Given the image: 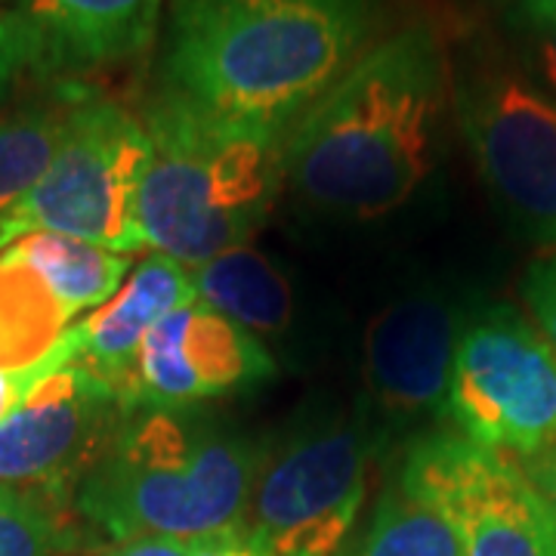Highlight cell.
I'll return each mask as SVG.
<instances>
[{
	"mask_svg": "<svg viewBox=\"0 0 556 556\" xmlns=\"http://www.w3.org/2000/svg\"><path fill=\"white\" fill-rule=\"evenodd\" d=\"M368 31V0H174L159 97L288 137L365 53Z\"/></svg>",
	"mask_w": 556,
	"mask_h": 556,
	"instance_id": "1",
	"label": "cell"
},
{
	"mask_svg": "<svg viewBox=\"0 0 556 556\" xmlns=\"http://www.w3.org/2000/svg\"><path fill=\"white\" fill-rule=\"evenodd\" d=\"M448 68L424 25L358 56L285 137V177L306 204L338 217H383L433 167Z\"/></svg>",
	"mask_w": 556,
	"mask_h": 556,
	"instance_id": "2",
	"label": "cell"
},
{
	"mask_svg": "<svg viewBox=\"0 0 556 556\" xmlns=\"http://www.w3.org/2000/svg\"><path fill=\"white\" fill-rule=\"evenodd\" d=\"M263 452L192 408H137L87 473L75 514L112 544L201 541L248 519Z\"/></svg>",
	"mask_w": 556,
	"mask_h": 556,
	"instance_id": "3",
	"label": "cell"
},
{
	"mask_svg": "<svg viewBox=\"0 0 556 556\" xmlns=\"http://www.w3.org/2000/svg\"><path fill=\"white\" fill-rule=\"evenodd\" d=\"M142 124L152 142L137 201L142 244L195 269L254 239L285 179V137L204 118L164 97Z\"/></svg>",
	"mask_w": 556,
	"mask_h": 556,
	"instance_id": "4",
	"label": "cell"
},
{
	"mask_svg": "<svg viewBox=\"0 0 556 556\" xmlns=\"http://www.w3.org/2000/svg\"><path fill=\"white\" fill-rule=\"evenodd\" d=\"M460 130L489 192L519 232L556 244V102L495 50H473L455 75Z\"/></svg>",
	"mask_w": 556,
	"mask_h": 556,
	"instance_id": "5",
	"label": "cell"
},
{
	"mask_svg": "<svg viewBox=\"0 0 556 556\" xmlns=\"http://www.w3.org/2000/svg\"><path fill=\"white\" fill-rule=\"evenodd\" d=\"M149 155L142 118L87 90L53 164L10 217L22 236L56 232L118 254L139 251L137 201Z\"/></svg>",
	"mask_w": 556,
	"mask_h": 556,
	"instance_id": "6",
	"label": "cell"
},
{
	"mask_svg": "<svg viewBox=\"0 0 556 556\" xmlns=\"http://www.w3.org/2000/svg\"><path fill=\"white\" fill-rule=\"evenodd\" d=\"M442 415L482 448L544 452L556 442V350L517 309H485L460 331Z\"/></svg>",
	"mask_w": 556,
	"mask_h": 556,
	"instance_id": "7",
	"label": "cell"
},
{
	"mask_svg": "<svg viewBox=\"0 0 556 556\" xmlns=\"http://www.w3.org/2000/svg\"><path fill=\"white\" fill-rule=\"evenodd\" d=\"M399 489L448 522L460 556H556V522L517 457L433 433L412 445Z\"/></svg>",
	"mask_w": 556,
	"mask_h": 556,
	"instance_id": "8",
	"label": "cell"
},
{
	"mask_svg": "<svg viewBox=\"0 0 556 556\" xmlns=\"http://www.w3.org/2000/svg\"><path fill=\"white\" fill-rule=\"evenodd\" d=\"M358 427H313L260 467L244 526L273 556H338L368 485Z\"/></svg>",
	"mask_w": 556,
	"mask_h": 556,
	"instance_id": "9",
	"label": "cell"
},
{
	"mask_svg": "<svg viewBox=\"0 0 556 556\" xmlns=\"http://www.w3.org/2000/svg\"><path fill=\"white\" fill-rule=\"evenodd\" d=\"M127 415L112 380L68 362L40 378L0 424V485L75 507L80 482L109 452Z\"/></svg>",
	"mask_w": 556,
	"mask_h": 556,
	"instance_id": "10",
	"label": "cell"
},
{
	"mask_svg": "<svg viewBox=\"0 0 556 556\" xmlns=\"http://www.w3.org/2000/svg\"><path fill=\"white\" fill-rule=\"evenodd\" d=\"M273 371L276 362L254 331L192 300L149 331L118 393L130 412L192 408L204 399L251 390Z\"/></svg>",
	"mask_w": 556,
	"mask_h": 556,
	"instance_id": "11",
	"label": "cell"
},
{
	"mask_svg": "<svg viewBox=\"0 0 556 556\" xmlns=\"http://www.w3.org/2000/svg\"><path fill=\"white\" fill-rule=\"evenodd\" d=\"M460 321L439 298H405L383 306L365 331V383L380 408L399 420L445 408Z\"/></svg>",
	"mask_w": 556,
	"mask_h": 556,
	"instance_id": "12",
	"label": "cell"
},
{
	"mask_svg": "<svg viewBox=\"0 0 556 556\" xmlns=\"http://www.w3.org/2000/svg\"><path fill=\"white\" fill-rule=\"evenodd\" d=\"M40 75H80L134 60L155 40L161 0H31Z\"/></svg>",
	"mask_w": 556,
	"mask_h": 556,
	"instance_id": "13",
	"label": "cell"
},
{
	"mask_svg": "<svg viewBox=\"0 0 556 556\" xmlns=\"http://www.w3.org/2000/svg\"><path fill=\"white\" fill-rule=\"evenodd\" d=\"M192 300H199V294L189 266L164 254H149L124 278L112 300H105L90 316L72 325V362L118 387L149 331L161 318Z\"/></svg>",
	"mask_w": 556,
	"mask_h": 556,
	"instance_id": "14",
	"label": "cell"
},
{
	"mask_svg": "<svg viewBox=\"0 0 556 556\" xmlns=\"http://www.w3.org/2000/svg\"><path fill=\"white\" fill-rule=\"evenodd\" d=\"M72 313L20 260L0 254V371H60L72 350Z\"/></svg>",
	"mask_w": 556,
	"mask_h": 556,
	"instance_id": "15",
	"label": "cell"
},
{
	"mask_svg": "<svg viewBox=\"0 0 556 556\" xmlns=\"http://www.w3.org/2000/svg\"><path fill=\"white\" fill-rule=\"evenodd\" d=\"M195 294L204 306L248 331H285L294 316V291L276 260L241 244L195 266Z\"/></svg>",
	"mask_w": 556,
	"mask_h": 556,
	"instance_id": "16",
	"label": "cell"
},
{
	"mask_svg": "<svg viewBox=\"0 0 556 556\" xmlns=\"http://www.w3.org/2000/svg\"><path fill=\"white\" fill-rule=\"evenodd\" d=\"M84 97L87 87L65 80L0 118V217L13 214L47 174Z\"/></svg>",
	"mask_w": 556,
	"mask_h": 556,
	"instance_id": "17",
	"label": "cell"
},
{
	"mask_svg": "<svg viewBox=\"0 0 556 556\" xmlns=\"http://www.w3.org/2000/svg\"><path fill=\"white\" fill-rule=\"evenodd\" d=\"M3 254L31 266L72 316L112 300L130 273V254L56 232H25Z\"/></svg>",
	"mask_w": 556,
	"mask_h": 556,
	"instance_id": "18",
	"label": "cell"
},
{
	"mask_svg": "<svg viewBox=\"0 0 556 556\" xmlns=\"http://www.w3.org/2000/svg\"><path fill=\"white\" fill-rule=\"evenodd\" d=\"M72 504L0 485V556H72Z\"/></svg>",
	"mask_w": 556,
	"mask_h": 556,
	"instance_id": "19",
	"label": "cell"
},
{
	"mask_svg": "<svg viewBox=\"0 0 556 556\" xmlns=\"http://www.w3.org/2000/svg\"><path fill=\"white\" fill-rule=\"evenodd\" d=\"M356 556H460L455 532L402 489L383 495Z\"/></svg>",
	"mask_w": 556,
	"mask_h": 556,
	"instance_id": "20",
	"label": "cell"
},
{
	"mask_svg": "<svg viewBox=\"0 0 556 556\" xmlns=\"http://www.w3.org/2000/svg\"><path fill=\"white\" fill-rule=\"evenodd\" d=\"M517 35L519 65L556 102V0H522Z\"/></svg>",
	"mask_w": 556,
	"mask_h": 556,
	"instance_id": "21",
	"label": "cell"
},
{
	"mask_svg": "<svg viewBox=\"0 0 556 556\" xmlns=\"http://www.w3.org/2000/svg\"><path fill=\"white\" fill-rule=\"evenodd\" d=\"M22 72H38V38L25 13H0V100Z\"/></svg>",
	"mask_w": 556,
	"mask_h": 556,
	"instance_id": "22",
	"label": "cell"
},
{
	"mask_svg": "<svg viewBox=\"0 0 556 556\" xmlns=\"http://www.w3.org/2000/svg\"><path fill=\"white\" fill-rule=\"evenodd\" d=\"M522 298L535 318L538 331L556 350V251L529 266L522 281Z\"/></svg>",
	"mask_w": 556,
	"mask_h": 556,
	"instance_id": "23",
	"label": "cell"
},
{
	"mask_svg": "<svg viewBox=\"0 0 556 556\" xmlns=\"http://www.w3.org/2000/svg\"><path fill=\"white\" fill-rule=\"evenodd\" d=\"M192 556H273L248 526L219 532V535L192 541Z\"/></svg>",
	"mask_w": 556,
	"mask_h": 556,
	"instance_id": "24",
	"label": "cell"
},
{
	"mask_svg": "<svg viewBox=\"0 0 556 556\" xmlns=\"http://www.w3.org/2000/svg\"><path fill=\"white\" fill-rule=\"evenodd\" d=\"M522 470L529 473L532 485L538 489V495L547 504V510H551V517L556 522V442H551L544 452L526 457L522 460Z\"/></svg>",
	"mask_w": 556,
	"mask_h": 556,
	"instance_id": "25",
	"label": "cell"
},
{
	"mask_svg": "<svg viewBox=\"0 0 556 556\" xmlns=\"http://www.w3.org/2000/svg\"><path fill=\"white\" fill-rule=\"evenodd\" d=\"M105 556H192V541H179V538H134V541H121L112 544Z\"/></svg>",
	"mask_w": 556,
	"mask_h": 556,
	"instance_id": "26",
	"label": "cell"
},
{
	"mask_svg": "<svg viewBox=\"0 0 556 556\" xmlns=\"http://www.w3.org/2000/svg\"><path fill=\"white\" fill-rule=\"evenodd\" d=\"M47 375H53V371H47V368H40V371H22V375L0 371V424L20 408L22 399L28 396V390L40 378H47Z\"/></svg>",
	"mask_w": 556,
	"mask_h": 556,
	"instance_id": "27",
	"label": "cell"
},
{
	"mask_svg": "<svg viewBox=\"0 0 556 556\" xmlns=\"http://www.w3.org/2000/svg\"><path fill=\"white\" fill-rule=\"evenodd\" d=\"M22 232H20V226L13 223V217L7 214V217H0V254L13 244V241L20 239Z\"/></svg>",
	"mask_w": 556,
	"mask_h": 556,
	"instance_id": "28",
	"label": "cell"
}]
</instances>
